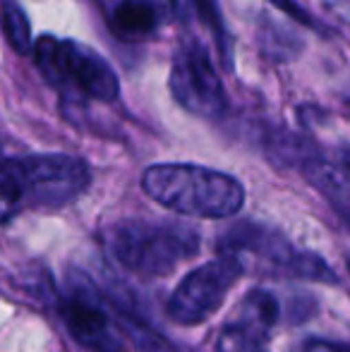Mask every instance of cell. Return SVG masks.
<instances>
[{
  "label": "cell",
  "mask_w": 350,
  "mask_h": 352,
  "mask_svg": "<svg viewBox=\"0 0 350 352\" xmlns=\"http://www.w3.org/2000/svg\"><path fill=\"white\" fill-rule=\"evenodd\" d=\"M142 190L166 209L195 218H230L245 204L240 180L195 163H159L146 168Z\"/></svg>",
  "instance_id": "cell-1"
},
{
  "label": "cell",
  "mask_w": 350,
  "mask_h": 352,
  "mask_svg": "<svg viewBox=\"0 0 350 352\" xmlns=\"http://www.w3.org/2000/svg\"><path fill=\"white\" fill-rule=\"evenodd\" d=\"M116 261L140 278H164L199 252L197 230L180 223L120 221L108 230Z\"/></svg>",
  "instance_id": "cell-2"
},
{
  "label": "cell",
  "mask_w": 350,
  "mask_h": 352,
  "mask_svg": "<svg viewBox=\"0 0 350 352\" xmlns=\"http://www.w3.org/2000/svg\"><path fill=\"white\" fill-rule=\"evenodd\" d=\"M34 63L63 96L113 103L120 96L118 74L101 53L75 38L41 36L34 41Z\"/></svg>",
  "instance_id": "cell-3"
},
{
  "label": "cell",
  "mask_w": 350,
  "mask_h": 352,
  "mask_svg": "<svg viewBox=\"0 0 350 352\" xmlns=\"http://www.w3.org/2000/svg\"><path fill=\"white\" fill-rule=\"evenodd\" d=\"M219 252H235V254H254L269 264L274 271L290 278L317 280L327 285H338V276L333 269L314 252H300L281 235L278 230L254 221H243L228 228L219 237Z\"/></svg>",
  "instance_id": "cell-4"
},
{
  "label": "cell",
  "mask_w": 350,
  "mask_h": 352,
  "mask_svg": "<svg viewBox=\"0 0 350 352\" xmlns=\"http://www.w3.org/2000/svg\"><path fill=\"white\" fill-rule=\"evenodd\" d=\"M27 206L61 209L75 201L89 187L91 173L82 158L67 153H36L24 158H8Z\"/></svg>",
  "instance_id": "cell-5"
},
{
  "label": "cell",
  "mask_w": 350,
  "mask_h": 352,
  "mask_svg": "<svg viewBox=\"0 0 350 352\" xmlns=\"http://www.w3.org/2000/svg\"><path fill=\"white\" fill-rule=\"evenodd\" d=\"M245 261L235 252H221L219 259L197 266L168 297L166 314L177 326H199L216 314L226 295L243 278Z\"/></svg>",
  "instance_id": "cell-6"
},
{
  "label": "cell",
  "mask_w": 350,
  "mask_h": 352,
  "mask_svg": "<svg viewBox=\"0 0 350 352\" xmlns=\"http://www.w3.org/2000/svg\"><path fill=\"white\" fill-rule=\"evenodd\" d=\"M168 89L187 113L199 118H223L228 111L223 82L214 70L206 48L197 38L180 43L168 74Z\"/></svg>",
  "instance_id": "cell-7"
},
{
  "label": "cell",
  "mask_w": 350,
  "mask_h": 352,
  "mask_svg": "<svg viewBox=\"0 0 350 352\" xmlns=\"http://www.w3.org/2000/svg\"><path fill=\"white\" fill-rule=\"evenodd\" d=\"M58 314L75 343L89 352H122L125 345L118 338L101 300L87 285H72L58 300Z\"/></svg>",
  "instance_id": "cell-8"
},
{
  "label": "cell",
  "mask_w": 350,
  "mask_h": 352,
  "mask_svg": "<svg viewBox=\"0 0 350 352\" xmlns=\"http://www.w3.org/2000/svg\"><path fill=\"white\" fill-rule=\"evenodd\" d=\"M281 307L276 295H271L269 290H257L248 292V297L240 305L235 321H230L228 326H223L219 336V352H262L264 338L269 336V331L274 329V324L278 321Z\"/></svg>",
  "instance_id": "cell-9"
},
{
  "label": "cell",
  "mask_w": 350,
  "mask_h": 352,
  "mask_svg": "<svg viewBox=\"0 0 350 352\" xmlns=\"http://www.w3.org/2000/svg\"><path fill=\"white\" fill-rule=\"evenodd\" d=\"M171 10L185 27L192 32H201L209 36V41L216 46L219 58L226 67H233V48L230 36L226 29L223 14L219 10L216 0H171Z\"/></svg>",
  "instance_id": "cell-10"
},
{
  "label": "cell",
  "mask_w": 350,
  "mask_h": 352,
  "mask_svg": "<svg viewBox=\"0 0 350 352\" xmlns=\"http://www.w3.org/2000/svg\"><path fill=\"white\" fill-rule=\"evenodd\" d=\"M264 153L276 168H298L303 170L312 158L322 153L317 142L285 127H271L262 137Z\"/></svg>",
  "instance_id": "cell-11"
},
{
  "label": "cell",
  "mask_w": 350,
  "mask_h": 352,
  "mask_svg": "<svg viewBox=\"0 0 350 352\" xmlns=\"http://www.w3.org/2000/svg\"><path fill=\"white\" fill-rule=\"evenodd\" d=\"M159 24L161 12L151 0H120L111 12V29L125 41L151 36Z\"/></svg>",
  "instance_id": "cell-12"
},
{
  "label": "cell",
  "mask_w": 350,
  "mask_h": 352,
  "mask_svg": "<svg viewBox=\"0 0 350 352\" xmlns=\"http://www.w3.org/2000/svg\"><path fill=\"white\" fill-rule=\"evenodd\" d=\"M257 43L264 58L274 63H290L303 53L305 43L290 27L281 24L278 19L262 14L257 24Z\"/></svg>",
  "instance_id": "cell-13"
},
{
  "label": "cell",
  "mask_w": 350,
  "mask_h": 352,
  "mask_svg": "<svg viewBox=\"0 0 350 352\" xmlns=\"http://www.w3.org/2000/svg\"><path fill=\"white\" fill-rule=\"evenodd\" d=\"M0 27H3V34L8 38L10 48L17 56H32L34 53L32 22H29L22 5L14 3V0H3V5H0Z\"/></svg>",
  "instance_id": "cell-14"
},
{
  "label": "cell",
  "mask_w": 350,
  "mask_h": 352,
  "mask_svg": "<svg viewBox=\"0 0 350 352\" xmlns=\"http://www.w3.org/2000/svg\"><path fill=\"white\" fill-rule=\"evenodd\" d=\"M19 206H24L22 190L14 173L10 170L8 158H3L0 161V223L10 221L19 211Z\"/></svg>",
  "instance_id": "cell-15"
},
{
  "label": "cell",
  "mask_w": 350,
  "mask_h": 352,
  "mask_svg": "<svg viewBox=\"0 0 350 352\" xmlns=\"http://www.w3.org/2000/svg\"><path fill=\"white\" fill-rule=\"evenodd\" d=\"M271 3L276 5V8L281 10V12H285L290 19H295L298 24H305V27L309 29H317V32H324L322 24L317 22V19L312 17V14L307 12V10L303 8V5H298L295 0H271Z\"/></svg>",
  "instance_id": "cell-16"
},
{
  "label": "cell",
  "mask_w": 350,
  "mask_h": 352,
  "mask_svg": "<svg viewBox=\"0 0 350 352\" xmlns=\"http://www.w3.org/2000/svg\"><path fill=\"white\" fill-rule=\"evenodd\" d=\"M300 352H350V348H348V345H343V343H333V340L309 338L307 343L300 348Z\"/></svg>",
  "instance_id": "cell-17"
},
{
  "label": "cell",
  "mask_w": 350,
  "mask_h": 352,
  "mask_svg": "<svg viewBox=\"0 0 350 352\" xmlns=\"http://www.w3.org/2000/svg\"><path fill=\"white\" fill-rule=\"evenodd\" d=\"M338 158H341V166L343 170L350 175V146H341V151H338Z\"/></svg>",
  "instance_id": "cell-18"
},
{
  "label": "cell",
  "mask_w": 350,
  "mask_h": 352,
  "mask_svg": "<svg viewBox=\"0 0 350 352\" xmlns=\"http://www.w3.org/2000/svg\"><path fill=\"white\" fill-rule=\"evenodd\" d=\"M346 108H348V113H350V96L346 98Z\"/></svg>",
  "instance_id": "cell-19"
},
{
  "label": "cell",
  "mask_w": 350,
  "mask_h": 352,
  "mask_svg": "<svg viewBox=\"0 0 350 352\" xmlns=\"http://www.w3.org/2000/svg\"><path fill=\"white\" fill-rule=\"evenodd\" d=\"M0 161H3V148H0Z\"/></svg>",
  "instance_id": "cell-20"
}]
</instances>
